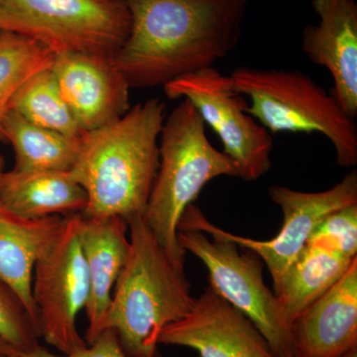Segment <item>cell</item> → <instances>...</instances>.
I'll return each instance as SVG.
<instances>
[{
  "label": "cell",
  "mask_w": 357,
  "mask_h": 357,
  "mask_svg": "<svg viewBox=\"0 0 357 357\" xmlns=\"http://www.w3.org/2000/svg\"><path fill=\"white\" fill-rule=\"evenodd\" d=\"M249 0H124L130 14L115 65L130 88L164 86L236 48Z\"/></svg>",
  "instance_id": "6da1fadb"
},
{
  "label": "cell",
  "mask_w": 357,
  "mask_h": 357,
  "mask_svg": "<svg viewBox=\"0 0 357 357\" xmlns=\"http://www.w3.org/2000/svg\"><path fill=\"white\" fill-rule=\"evenodd\" d=\"M165 105L151 98L102 128L84 132L70 169L88 196L82 215L128 222L146 211L159 168Z\"/></svg>",
  "instance_id": "7a4b0ae2"
},
{
  "label": "cell",
  "mask_w": 357,
  "mask_h": 357,
  "mask_svg": "<svg viewBox=\"0 0 357 357\" xmlns=\"http://www.w3.org/2000/svg\"><path fill=\"white\" fill-rule=\"evenodd\" d=\"M130 251L103 331H114L128 357H161L159 333L194 305L185 267L172 261L141 215L128 220Z\"/></svg>",
  "instance_id": "3957f363"
},
{
  "label": "cell",
  "mask_w": 357,
  "mask_h": 357,
  "mask_svg": "<svg viewBox=\"0 0 357 357\" xmlns=\"http://www.w3.org/2000/svg\"><path fill=\"white\" fill-rule=\"evenodd\" d=\"M159 142L158 172L143 218L172 261L185 267L187 252L178 239L183 213L210 181L239 178V168L211 144L206 124L187 100L165 119Z\"/></svg>",
  "instance_id": "277c9868"
},
{
  "label": "cell",
  "mask_w": 357,
  "mask_h": 357,
  "mask_svg": "<svg viewBox=\"0 0 357 357\" xmlns=\"http://www.w3.org/2000/svg\"><path fill=\"white\" fill-rule=\"evenodd\" d=\"M234 86L249 98L248 112L270 133H319L332 142L337 163L357 165V128L333 93L299 70L239 67Z\"/></svg>",
  "instance_id": "5b68a950"
},
{
  "label": "cell",
  "mask_w": 357,
  "mask_h": 357,
  "mask_svg": "<svg viewBox=\"0 0 357 357\" xmlns=\"http://www.w3.org/2000/svg\"><path fill=\"white\" fill-rule=\"evenodd\" d=\"M178 230L185 252L206 265L211 287L255 324L275 356L293 357L292 324L265 284L262 260L248 249L241 253L237 244L215 232L194 204L185 208Z\"/></svg>",
  "instance_id": "8992f818"
},
{
  "label": "cell",
  "mask_w": 357,
  "mask_h": 357,
  "mask_svg": "<svg viewBox=\"0 0 357 357\" xmlns=\"http://www.w3.org/2000/svg\"><path fill=\"white\" fill-rule=\"evenodd\" d=\"M129 29L124 0H0V31L35 40L55 55L114 57Z\"/></svg>",
  "instance_id": "52a82bcc"
},
{
  "label": "cell",
  "mask_w": 357,
  "mask_h": 357,
  "mask_svg": "<svg viewBox=\"0 0 357 357\" xmlns=\"http://www.w3.org/2000/svg\"><path fill=\"white\" fill-rule=\"evenodd\" d=\"M172 100H189L204 124L220 137L223 152L239 168V178L255 181L271 168L273 138L248 114V102L234 79L215 67L192 73L163 86Z\"/></svg>",
  "instance_id": "ba28073f"
},
{
  "label": "cell",
  "mask_w": 357,
  "mask_h": 357,
  "mask_svg": "<svg viewBox=\"0 0 357 357\" xmlns=\"http://www.w3.org/2000/svg\"><path fill=\"white\" fill-rule=\"evenodd\" d=\"M81 213L65 217L60 234L35 264L32 299L40 337L68 354L88 344L77 330V314L89 295L88 269L79 237Z\"/></svg>",
  "instance_id": "9c48e42d"
},
{
  "label": "cell",
  "mask_w": 357,
  "mask_h": 357,
  "mask_svg": "<svg viewBox=\"0 0 357 357\" xmlns=\"http://www.w3.org/2000/svg\"><path fill=\"white\" fill-rule=\"evenodd\" d=\"M270 198L280 206L283 227L271 241H255L229 234L211 223L213 230L234 241L237 246L255 252L266 264L276 295L289 268L304 249L317 225L326 215L349 204H357V173L347 176L326 191H295L282 185H272Z\"/></svg>",
  "instance_id": "30bf717a"
},
{
  "label": "cell",
  "mask_w": 357,
  "mask_h": 357,
  "mask_svg": "<svg viewBox=\"0 0 357 357\" xmlns=\"http://www.w3.org/2000/svg\"><path fill=\"white\" fill-rule=\"evenodd\" d=\"M158 344L190 347L199 357H277L255 324L211 286L160 332Z\"/></svg>",
  "instance_id": "8fae6325"
},
{
  "label": "cell",
  "mask_w": 357,
  "mask_h": 357,
  "mask_svg": "<svg viewBox=\"0 0 357 357\" xmlns=\"http://www.w3.org/2000/svg\"><path fill=\"white\" fill-rule=\"evenodd\" d=\"M51 70L84 133L117 121L130 109V86L114 56L56 54Z\"/></svg>",
  "instance_id": "7c38bea8"
},
{
  "label": "cell",
  "mask_w": 357,
  "mask_h": 357,
  "mask_svg": "<svg viewBox=\"0 0 357 357\" xmlns=\"http://www.w3.org/2000/svg\"><path fill=\"white\" fill-rule=\"evenodd\" d=\"M318 24L302 35L303 51L332 75L333 93L345 114L357 115V3L356 0H312Z\"/></svg>",
  "instance_id": "4fadbf2b"
},
{
  "label": "cell",
  "mask_w": 357,
  "mask_h": 357,
  "mask_svg": "<svg viewBox=\"0 0 357 357\" xmlns=\"http://www.w3.org/2000/svg\"><path fill=\"white\" fill-rule=\"evenodd\" d=\"M293 357H340L357 347V258L292 321Z\"/></svg>",
  "instance_id": "5bb4252c"
},
{
  "label": "cell",
  "mask_w": 357,
  "mask_h": 357,
  "mask_svg": "<svg viewBox=\"0 0 357 357\" xmlns=\"http://www.w3.org/2000/svg\"><path fill=\"white\" fill-rule=\"evenodd\" d=\"M79 237L89 280L84 307L88 328L86 344L103 332L112 292L130 251L128 223L119 217L93 218L82 215Z\"/></svg>",
  "instance_id": "9a60e30c"
},
{
  "label": "cell",
  "mask_w": 357,
  "mask_h": 357,
  "mask_svg": "<svg viewBox=\"0 0 357 357\" xmlns=\"http://www.w3.org/2000/svg\"><path fill=\"white\" fill-rule=\"evenodd\" d=\"M64 222L61 215L29 220L0 206V280L17 294L37 326L33 271L37 260L57 238Z\"/></svg>",
  "instance_id": "2e32d148"
},
{
  "label": "cell",
  "mask_w": 357,
  "mask_h": 357,
  "mask_svg": "<svg viewBox=\"0 0 357 357\" xmlns=\"http://www.w3.org/2000/svg\"><path fill=\"white\" fill-rule=\"evenodd\" d=\"M88 196L70 171L4 172L0 178V206L24 218L83 213Z\"/></svg>",
  "instance_id": "e0dca14e"
},
{
  "label": "cell",
  "mask_w": 357,
  "mask_h": 357,
  "mask_svg": "<svg viewBox=\"0 0 357 357\" xmlns=\"http://www.w3.org/2000/svg\"><path fill=\"white\" fill-rule=\"evenodd\" d=\"M356 258L351 259L330 249L306 244L289 268L276 294L291 324L347 273Z\"/></svg>",
  "instance_id": "ac0fdd59"
},
{
  "label": "cell",
  "mask_w": 357,
  "mask_h": 357,
  "mask_svg": "<svg viewBox=\"0 0 357 357\" xmlns=\"http://www.w3.org/2000/svg\"><path fill=\"white\" fill-rule=\"evenodd\" d=\"M13 145L14 171H70L79 153V138L69 137L33 124L9 109L1 123V138Z\"/></svg>",
  "instance_id": "d6986e66"
},
{
  "label": "cell",
  "mask_w": 357,
  "mask_h": 357,
  "mask_svg": "<svg viewBox=\"0 0 357 357\" xmlns=\"http://www.w3.org/2000/svg\"><path fill=\"white\" fill-rule=\"evenodd\" d=\"M9 109L33 124L73 138L84 132L77 126L50 69L37 73L13 96Z\"/></svg>",
  "instance_id": "ffe728a7"
},
{
  "label": "cell",
  "mask_w": 357,
  "mask_h": 357,
  "mask_svg": "<svg viewBox=\"0 0 357 357\" xmlns=\"http://www.w3.org/2000/svg\"><path fill=\"white\" fill-rule=\"evenodd\" d=\"M55 54L35 40L0 31V138L1 123L13 96L41 70L50 69Z\"/></svg>",
  "instance_id": "44dd1931"
},
{
  "label": "cell",
  "mask_w": 357,
  "mask_h": 357,
  "mask_svg": "<svg viewBox=\"0 0 357 357\" xmlns=\"http://www.w3.org/2000/svg\"><path fill=\"white\" fill-rule=\"evenodd\" d=\"M38 326L22 301L0 280V340L15 351H26L39 347Z\"/></svg>",
  "instance_id": "7402d4cb"
},
{
  "label": "cell",
  "mask_w": 357,
  "mask_h": 357,
  "mask_svg": "<svg viewBox=\"0 0 357 357\" xmlns=\"http://www.w3.org/2000/svg\"><path fill=\"white\" fill-rule=\"evenodd\" d=\"M307 244L330 249L351 259L357 257V204L326 215L312 231Z\"/></svg>",
  "instance_id": "603a6c76"
},
{
  "label": "cell",
  "mask_w": 357,
  "mask_h": 357,
  "mask_svg": "<svg viewBox=\"0 0 357 357\" xmlns=\"http://www.w3.org/2000/svg\"><path fill=\"white\" fill-rule=\"evenodd\" d=\"M0 349L13 357H128L122 349L116 333L110 328H107L100 333L93 342L84 349L72 354H55L41 345L30 351H15L1 340H0Z\"/></svg>",
  "instance_id": "cb8c5ba5"
},
{
  "label": "cell",
  "mask_w": 357,
  "mask_h": 357,
  "mask_svg": "<svg viewBox=\"0 0 357 357\" xmlns=\"http://www.w3.org/2000/svg\"><path fill=\"white\" fill-rule=\"evenodd\" d=\"M340 357H357V347H354V349H351V351L345 352L344 356Z\"/></svg>",
  "instance_id": "d4e9b609"
},
{
  "label": "cell",
  "mask_w": 357,
  "mask_h": 357,
  "mask_svg": "<svg viewBox=\"0 0 357 357\" xmlns=\"http://www.w3.org/2000/svg\"><path fill=\"white\" fill-rule=\"evenodd\" d=\"M4 165H6V162H4L3 156L0 154V178H1L4 173Z\"/></svg>",
  "instance_id": "484cf974"
},
{
  "label": "cell",
  "mask_w": 357,
  "mask_h": 357,
  "mask_svg": "<svg viewBox=\"0 0 357 357\" xmlns=\"http://www.w3.org/2000/svg\"><path fill=\"white\" fill-rule=\"evenodd\" d=\"M0 357H13V356H8V354H6V352L2 351L1 349H0Z\"/></svg>",
  "instance_id": "4316f807"
}]
</instances>
